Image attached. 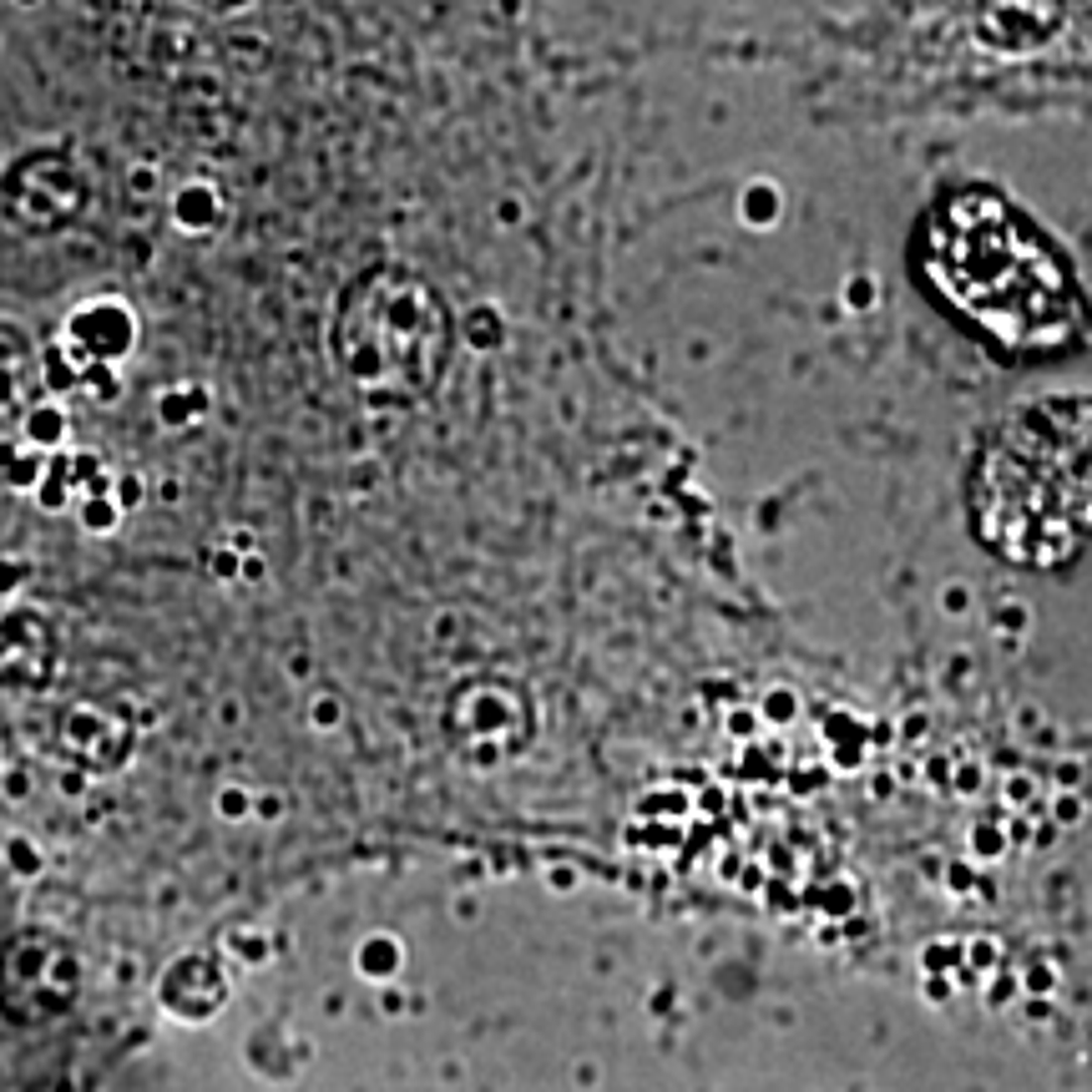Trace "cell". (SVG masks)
Returning <instances> with one entry per match:
<instances>
[{
    "label": "cell",
    "instance_id": "obj_1",
    "mask_svg": "<svg viewBox=\"0 0 1092 1092\" xmlns=\"http://www.w3.org/2000/svg\"><path fill=\"white\" fill-rule=\"evenodd\" d=\"M916 258L941 304L1006 354H1062L1087 324L1062 248L991 188L946 193L921 218Z\"/></svg>",
    "mask_w": 1092,
    "mask_h": 1092
},
{
    "label": "cell",
    "instance_id": "obj_2",
    "mask_svg": "<svg viewBox=\"0 0 1092 1092\" xmlns=\"http://www.w3.org/2000/svg\"><path fill=\"white\" fill-rule=\"evenodd\" d=\"M976 541L1032 572L1092 547V395H1052L986 431L966 476Z\"/></svg>",
    "mask_w": 1092,
    "mask_h": 1092
},
{
    "label": "cell",
    "instance_id": "obj_3",
    "mask_svg": "<svg viewBox=\"0 0 1092 1092\" xmlns=\"http://www.w3.org/2000/svg\"><path fill=\"white\" fill-rule=\"evenodd\" d=\"M370 329L349 339V370L370 390H420L446 349V314L415 278H385Z\"/></svg>",
    "mask_w": 1092,
    "mask_h": 1092
},
{
    "label": "cell",
    "instance_id": "obj_4",
    "mask_svg": "<svg viewBox=\"0 0 1092 1092\" xmlns=\"http://www.w3.org/2000/svg\"><path fill=\"white\" fill-rule=\"evenodd\" d=\"M72 349H82L92 364H107V359L127 354V349H132V314L117 309L112 298L82 309V314L72 319Z\"/></svg>",
    "mask_w": 1092,
    "mask_h": 1092
},
{
    "label": "cell",
    "instance_id": "obj_5",
    "mask_svg": "<svg viewBox=\"0 0 1092 1092\" xmlns=\"http://www.w3.org/2000/svg\"><path fill=\"white\" fill-rule=\"evenodd\" d=\"M21 441L36 451V456H51L67 446V410L56 400H41L26 410V426H21Z\"/></svg>",
    "mask_w": 1092,
    "mask_h": 1092
},
{
    "label": "cell",
    "instance_id": "obj_6",
    "mask_svg": "<svg viewBox=\"0 0 1092 1092\" xmlns=\"http://www.w3.org/2000/svg\"><path fill=\"white\" fill-rule=\"evenodd\" d=\"M0 471H6V481H11L16 491H36L41 476H46V456L21 451V446H0Z\"/></svg>",
    "mask_w": 1092,
    "mask_h": 1092
},
{
    "label": "cell",
    "instance_id": "obj_7",
    "mask_svg": "<svg viewBox=\"0 0 1092 1092\" xmlns=\"http://www.w3.org/2000/svg\"><path fill=\"white\" fill-rule=\"evenodd\" d=\"M31 496L41 501V511H67V506H72V486H67V476H62V461H56V456L46 461V476H41V486H36Z\"/></svg>",
    "mask_w": 1092,
    "mask_h": 1092
},
{
    "label": "cell",
    "instance_id": "obj_8",
    "mask_svg": "<svg viewBox=\"0 0 1092 1092\" xmlns=\"http://www.w3.org/2000/svg\"><path fill=\"white\" fill-rule=\"evenodd\" d=\"M77 511H82V526H87V531H97V536H107V531L122 521V511L112 506V496H82V506H77Z\"/></svg>",
    "mask_w": 1092,
    "mask_h": 1092
},
{
    "label": "cell",
    "instance_id": "obj_9",
    "mask_svg": "<svg viewBox=\"0 0 1092 1092\" xmlns=\"http://www.w3.org/2000/svg\"><path fill=\"white\" fill-rule=\"evenodd\" d=\"M142 496H147V486H142V476L137 471H122V476H112V506L127 516V511H137L142 506Z\"/></svg>",
    "mask_w": 1092,
    "mask_h": 1092
},
{
    "label": "cell",
    "instance_id": "obj_10",
    "mask_svg": "<svg viewBox=\"0 0 1092 1092\" xmlns=\"http://www.w3.org/2000/svg\"><path fill=\"white\" fill-rule=\"evenodd\" d=\"M82 390H87L92 400H102V405L117 400V380H112L107 364H87V370H82Z\"/></svg>",
    "mask_w": 1092,
    "mask_h": 1092
},
{
    "label": "cell",
    "instance_id": "obj_11",
    "mask_svg": "<svg viewBox=\"0 0 1092 1092\" xmlns=\"http://www.w3.org/2000/svg\"><path fill=\"white\" fill-rule=\"evenodd\" d=\"M31 577V567L21 562V557H0V597H11V592H21V582Z\"/></svg>",
    "mask_w": 1092,
    "mask_h": 1092
},
{
    "label": "cell",
    "instance_id": "obj_12",
    "mask_svg": "<svg viewBox=\"0 0 1092 1092\" xmlns=\"http://www.w3.org/2000/svg\"><path fill=\"white\" fill-rule=\"evenodd\" d=\"M0 784H6V800H16V805L31 800V774L26 769H6V774H0Z\"/></svg>",
    "mask_w": 1092,
    "mask_h": 1092
},
{
    "label": "cell",
    "instance_id": "obj_13",
    "mask_svg": "<svg viewBox=\"0 0 1092 1092\" xmlns=\"http://www.w3.org/2000/svg\"><path fill=\"white\" fill-rule=\"evenodd\" d=\"M6 850H11V860L21 865V875H36V865H41V860H36V850H31L26 840H11Z\"/></svg>",
    "mask_w": 1092,
    "mask_h": 1092
},
{
    "label": "cell",
    "instance_id": "obj_14",
    "mask_svg": "<svg viewBox=\"0 0 1092 1092\" xmlns=\"http://www.w3.org/2000/svg\"><path fill=\"white\" fill-rule=\"evenodd\" d=\"M56 784H62V795H67V800H82V795H87V774H77V769H67Z\"/></svg>",
    "mask_w": 1092,
    "mask_h": 1092
},
{
    "label": "cell",
    "instance_id": "obj_15",
    "mask_svg": "<svg viewBox=\"0 0 1092 1092\" xmlns=\"http://www.w3.org/2000/svg\"><path fill=\"white\" fill-rule=\"evenodd\" d=\"M132 188H137V193H152V188H157L152 167H137V172H132Z\"/></svg>",
    "mask_w": 1092,
    "mask_h": 1092
},
{
    "label": "cell",
    "instance_id": "obj_16",
    "mask_svg": "<svg viewBox=\"0 0 1092 1092\" xmlns=\"http://www.w3.org/2000/svg\"><path fill=\"white\" fill-rule=\"evenodd\" d=\"M0 400H11V375L0 370Z\"/></svg>",
    "mask_w": 1092,
    "mask_h": 1092
}]
</instances>
